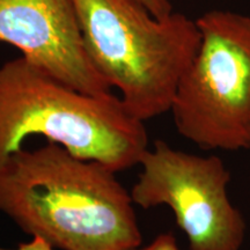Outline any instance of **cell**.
<instances>
[{
    "mask_svg": "<svg viewBox=\"0 0 250 250\" xmlns=\"http://www.w3.org/2000/svg\"><path fill=\"white\" fill-rule=\"evenodd\" d=\"M94 67L131 116L170 111L183 74L201 45L196 21L182 13L155 18L136 0H72Z\"/></svg>",
    "mask_w": 250,
    "mask_h": 250,
    "instance_id": "3957f363",
    "label": "cell"
},
{
    "mask_svg": "<svg viewBox=\"0 0 250 250\" xmlns=\"http://www.w3.org/2000/svg\"><path fill=\"white\" fill-rule=\"evenodd\" d=\"M0 250H55L50 243L41 237H33L29 242H22L15 249H4L0 248Z\"/></svg>",
    "mask_w": 250,
    "mask_h": 250,
    "instance_id": "9c48e42d",
    "label": "cell"
},
{
    "mask_svg": "<svg viewBox=\"0 0 250 250\" xmlns=\"http://www.w3.org/2000/svg\"><path fill=\"white\" fill-rule=\"evenodd\" d=\"M31 136L116 173L139 165L148 149L145 123L120 96L80 92L21 56L0 65V167Z\"/></svg>",
    "mask_w": 250,
    "mask_h": 250,
    "instance_id": "7a4b0ae2",
    "label": "cell"
},
{
    "mask_svg": "<svg viewBox=\"0 0 250 250\" xmlns=\"http://www.w3.org/2000/svg\"><path fill=\"white\" fill-rule=\"evenodd\" d=\"M142 4L155 18H166L173 13V5L170 0H136Z\"/></svg>",
    "mask_w": 250,
    "mask_h": 250,
    "instance_id": "52a82bcc",
    "label": "cell"
},
{
    "mask_svg": "<svg viewBox=\"0 0 250 250\" xmlns=\"http://www.w3.org/2000/svg\"><path fill=\"white\" fill-rule=\"evenodd\" d=\"M0 43L77 90L112 93L87 55L72 0H0Z\"/></svg>",
    "mask_w": 250,
    "mask_h": 250,
    "instance_id": "8992f818",
    "label": "cell"
},
{
    "mask_svg": "<svg viewBox=\"0 0 250 250\" xmlns=\"http://www.w3.org/2000/svg\"><path fill=\"white\" fill-rule=\"evenodd\" d=\"M139 166L130 190L134 205L144 210L168 206L190 250L241 249L246 220L228 198L230 174L219 156L190 154L156 140Z\"/></svg>",
    "mask_w": 250,
    "mask_h": 250,
    "instance_id": "5b68a950",
    "label": "cell"
},
{
    "mask_svg": "<svg viewBox=\"0 0 250 250\" xmlns=\"http://www.w3.org/2000/svg\"><path fill=\"white\" fill-rule=\"evenodd\" d=\"M116 171L55 143L22 147L0 167V212L62 250H134L142 232Z\"/></svg>",
    "mask_w": 250,
    "mask_h": 250,
    "instance_id": "6da1fadb",
    "label": "cell"
},
{
    "mask_svg": "<svg viewBox=\"0 0 250 250\" xmlns=\"http://www.w3.org/2000/svg\"><path fill=\"white\" fill-rule=\"evenodd\" d=\"M134 250H181L176 239L171 233H162L155 237L149 245Z\"/></svg>",
    "mask_w": 250,
    "mask_h": 250,
    "instance_id": "ba28073f",
    "label": "cell"
},
{
    "mask_svg": "<svg viewBox=\"0 0 250 250\" xmlns=\"http://www.w3.org/2000/svg\"><path fill=\"white\" fill-rule=\"evenodd\" d=\"M201 45L171 104L181 136L204 149H250V18L206 12Z\"/></svg>",
    "mask_w": 250,
    "mask_h": 250,
    "instance_id": "277c9868",
    "label": "cell"
}]
</instances>
